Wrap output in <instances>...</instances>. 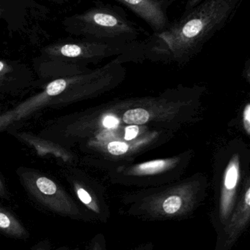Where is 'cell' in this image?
Returning a JSON list of instances; mask_svg holds the SVG:
<instances>
[{"instance_id": "6da1fadb", "label": "cell", "mask_w": 250, "mask_h": 250, "mask_svg": "<svg viewBox=\"0 0 250 250\" xmlns=\"http://www.w3.org/2000/svg\"><path fill=\"white\" fill-rule=\"evenodd\" d=\"M244 0H204L162 32L150 38L154 48L181 56L199 48L234 17Z\"/></svg>"}, {"instance_id": "7a4b0ae2", "label": "cell", "mask_w": 250, "mask_h": 250, "mask_svg": "<svg viewBox=\"0 0 250 250\" xmlns=\"http://www.w3.org/2000/svg\"><path fill=\"white\" fill-rule=\"evenodd\" d=\"M201 198L199 189L176 188L128 200L126 214L145 222L182 221L193 215Z\"/></svg>"}, {"instance_id": "3957f363", "label": "cell", "mask_w": 250, "mask_h": 250, "mask_svg": "<svg viewBox=\"0 0 250 250\" xmlns=\"http://www.w3.org/2000/svg\"><path fill=\"white\" fill-rule=\"evenodd\" d=\"M79 32L104 42L134 41L141 32L140 26L128 18L118 6L100 4L76 17Z\"/></svg>"}, {"instance_id": "277c9868", "label": "cell", "mask_w": 250, "mask_h": 250, "mask_svg": "<svg viewBox=\"0 0 250 250\" xmlns=\"http://www.w3.org/2000/svg\"><path fill=\"white\" fill-rule=\"evenodd\" d=\"M27 186L35 198L49 209L79 220L94 221L92 217L83 214L66 192L48 178L35 176L29 179Z\"/></svg>"}, {"instance_id": "5b68a950", "label": "cell", "mask_w": 250, "mask_h": 250, "mask_svg": "<svg viewBox=\"0 0 250 250\" xmlns=\"http://www.w3.org/2000/svg\"><path fill=\"white\" fill-rule=\"evenodd\" d=\"M250 188L248 187L224 226L216 233L214 250H231L249 227Z\"/></svg>"}, {"instance_id": "8992f818", "label": "cell", "mask_w": 250, "mask_h": 250, "mask_svg": "<svg viewBox=\"0 0 250 250\" xmlns=\"http://www.w3.org/2000/svg\"><path fill=\"white\" fill-rule=\"evenodd\" d=\"M128 7L144 21L154 33L164 31L170 25L167 15L168 4L164 0H115Z\"/></svg>"}, {"instance_id": "52a82bcc", "label": "cell", "mask_w": 250, "mask_h": 250, "mask_svg": "<svg viewBox=\"0 0 250 250\" xmlns=\"http://www.w3.org/2000/svg\"><path fill=\"white\" fill-rule=\"evenodd\" d=\"M0 232L16 239H24L27 231L22 223L8 211L0 208Z\"/></svg>"}, {"instance_id": "ba28073f", "label": "cell", "mask_w": 250, "mask_h": 250, "mask_svg": "<svg viewBox=\"0 0 250 250\" xmlns=\"http://www.w3.org/2000/svg\"><path fill=\"white\" fill-rule=\"evenodd\" d=\"M101 44L103 43L65 44L59 47L57 51L63 57L75 58L83 56L85 52L92 51V49L97 48Z\"/></svg>"}, {"instance_id": "9c48e42d", "label": "cell", "mask_w": 250, "mask_h": 250, "mask_svg": "<svg viewBox=\"0 0 250 250\" xmlns=\"http://www.w3.org/2000/svg\"><path fill=\"white\" fill-rule=\"evenodd\" d=\"M150 114L144 108H135L126 111L123 114V121L130 125H142L148 123Z\"/></svg>"}, {"instance_id": "30bf717a", "label": "cell", "mask_w": 250, "mask_h": 250, "mask_svg": "<svg viewBox=\"0 0 250 250\" xmlns=\"http://www.w3.org/2000/svg\"><path fill=\"white\" fill-rule=\"evenodd\" d=\"M167 163L165 160H154L142 163L136 167V172L139 174H154L164 170L167 167Z\"/></svg>"}, {"instance_id": "8fae6325", "label": "cell", "mask_w": 250, "mask_h": 250, "mask_svg": "<svg viewBox=\"0 0 250 250\" xmlns=\"http://www.w3.org/2000/svg\"><path fill=\"white\" fill-rule=\"evenodd\" d=\"M67 86V82L63 79H58L51 82L46 88V93L49 96H55L60 95L62 92L65 90Z\"/></svg>"}, {"instance_id": "7c38bea8", "label": "cell", "mask_w": 250, "mask_h": 250, "mask_svg": "<svg viewBox=\"0 0 250 250\" xmlns=\"http://www.w3.org/2000/svg\"><path fill=\"white\" fill-rule=\"evenodd\" d=\"M108 151L113 155H122L127 152L129 146L122 141H113L108 144Z\"/></svg>"}, {"instance_id": "4fadbf2b", "label": "cell", "mask_w": 250, "mask_h": 250, "mask_svg": "<svg viewBox=\"0 0 250 250\" xmlns=\"http://www.w3.org/2000/svg\"><path fill=\"white\" fill-rule=\"evenodd\" d=\"M88 250H107V242L103 233H98L90 243Z\"/></svg>"}, {"instance_id": "5bb4252c", "label": "cell", "mask_w": 250, "mask_h": 250, "mask_svg": "<svg viewBox=\"0 0 250 250\" xmlns=\"http://www.w3.org/2000/svg\"><path fill=\"white\" fill-rule=\"evenodd\" d=\"M139 127L136 125H131L126 128L125 132V139L126 141H131L136 138V135L139 133Z\"/></svg>"}, {"instance_id": "9a60e30c", "label": "cell", "mask_w": 250, "mask_h": 250, "mask_svg": "<svg viewBox=\"0 0 250 250\" xmlns=\"http://www.w3.org/2000/svg\"><path fill=\"white\" fill-rule=\"evenodd\" d=\"M103 125L107 128H114L119 125V120L113 116H107L104 119Z\"/></svg>"}, {"instance_id": "2e32d148", "label": "cell", "mask_w": 250, "mask_h": 250, "mask_svg": "<svg viewBox=\"0 0 250 250\" xmlns=\"http://www.w3.org/2000/svg\"><path fill=\"white\" fill-rule=\"evenodd\" d=\"M244 123L248 133H250V105H247L244 111Z\"/></svg>"}, {"instance_id": "e0dca14e", "label": "cell", "mask_w": 250, "mask_h": 250, "mask_svg": "<svg viewBox=\"0 0 250 250\" xmlns=\"http://www.w3.org/2000/svg\"><path fill=\"white\" fill-rule=\"evenodd\" d=\"M130 250H157L155 246L152 242H146V243L141 244L138 246L135 247L133 249Z\"/></svg>"}, {"instance_id": "ac0fdd59", "label": "cell", "mask_w": 250, "mask_h": 250, "mask_svg": "<svg viewBox=\"0 0 250 250\" xmlns=\"http://www.w3.org/2000/svg\"><path fill=\"white\" fill-rule=\"evenodd\" d=\"M204 0H187L186 1V5H185V12H188L189 10H192L194 7H196L197 5L202 2Z\"/></svg>"}, {"instance_id": "d6986e66", "label": "cell", "mask_w": 250, "mask_h": 250, "mask_svg": "<svg viewBox=\"0 0 250 250\" xmlns=\"http://www.w3.org/2000/svg\"><path fill=\"white\" fill-rule=\"evenodd\" d=\"M4 193V188H3L2 183H1V180H0V196H2Z\"/></svg>"}, {"instance_id": "ffe728a7", "label": "cell", "mask_w": 250, "mask_h": 250, "mask_svg": "<svg viewBox=\"0 0 250 250\" xmlns=\"http://www.w3.org/2000/svg\"><path fill=\"white\" fill-rule=\"evenodd\" d=\"M4 64L2 62L0 61V72L2 71L4 69Z\"/></svg>"}, {"instance_id": "44dd1931", "label": "cell", "mask_w": 250, "mask_h": 250, "mask_svg": "<svg viewBox=\"0 0 250 250\" xmlns=\"http://www.w3.org/2000/svg\"><path fill=\"white\" fill-rule=\"evenodd\" d=\"M2 9H1V6H0V16H1V13H2Z\"/></svg>"}, {"instance_id": "7402d4cb", "label": "cell", "mask_w": 250, "mask_h": 250, "mask_svg": "<svg viewBox=\"0 0 250 250\" xmlns=\"http://www.w3.org/2000/svg\"><path fill=\"white\" fill-rule=\"evenodd\" d=\"M44 250V249H38V250Z\"/></svg>"}]
</instances>
